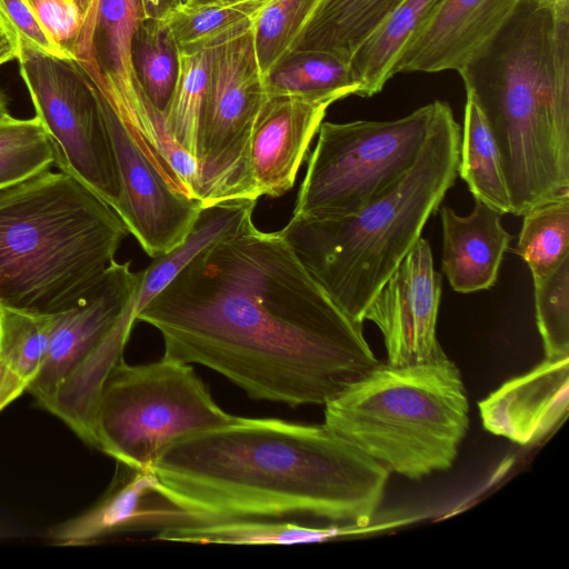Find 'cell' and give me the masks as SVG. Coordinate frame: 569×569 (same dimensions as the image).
Here are the masks:
<instances>
[{"instance_id":"obj_1","label":"cell","mask_w":569,"mask_h":569,"mask_svg":"<svg viewBox=\"0 0 569 569\" xmlns=\"http://www.w3.org/2000/svg\"><path fill=\"white\" fill-rule=\"evenodd\" d=\"M156 328L163 356L199 363L252 399L330 402L380 362L300 262L280 230L253 222L200 252L136 321Z\"/></svg>"},{"instance_id":"obj_2","label":"cell","mask_w":569,"mask_h":569,"mask_svg":"<svg viewBox=\"0 0 569 569\" xmlns=\"http://www.w3.org/2000/svg\"><path fill=\"white\" fill-rule=\"evenodd\" d=\"M180 502L217 519L367 525L389 471L325 425L241 418L181 438L152 467Z\"/></svg>"},{"instance_id":"obj_3","label":"cell","mask_w":569,"mask_h":569,"mask_svg":"<svg viewBox=\"0 0 569 569\" xmlns=\"http://www.w3.org/2000/svg\"><path fill=\"white\" fill-rule=\"evenodd\" d=\"M458 72L498 148L510 213L569 194V0H522Z\"/></svg>"},{"instance_id":"obj_4","label":"cell","mask_w":569,"mask_h":569,"mask_svg":"<svg viewBox=\"0 0 569 569\" xmlns=\"http://www.w3.org/2000/svg\"><path fill=\"white\" fill-rule=\"evenodd\" d=\"M461 128L447 102L413 166L357 212L329 219L291 217L280 230L293 252L355 322L421 238L455 184Z\"/></svg>"},{"instance_id":"obj_5","label":"cell","mask_w":569,"mask_h":569,"mask_svg":"<svg viewBox=\"0 0 569 569\" xmlns=\"http://www.w3.org/2000/svg\"><path fill=\"white\" fill-rule=\"evenodd\" d=\"M128 230L74 177L44 171L0 192V306L70 309L114 261Z\"/></svg>"},{"instance_id":"obj_6","label":"cell","mask_w":569,"mask_h":569,"mask_svg":"<svg viewBox=\"0 0 569 569\" xmlns=\"http://www.w3.org/2000/svg\"><path fill=\"white\" fill-rule=\"evenodd\" d=\"M325 426L389 472L419 480L449 469L469 427L457 366L436 360L373 370L325 405Z\"/></svg>"},{"instance_id":"obj_7","label":"cell","mask_w":569,"mask_h":569,"mask_svg":"<svg viewBox=\"0 0 569 569\" xmlns=\"http://www.w3.org/2000/svg\"><path fill=\"white\" fill-rule=\"evenodd\" d=\"M141 280L142 271L114 260L76 305L57 313L44 362L26 390L93 447L98 398L123 358Z\"/></svg>"},{"instance_id":"obj_8","label":"cell","mask_w":569,"mask_h":569,"mask_svg":"<svg viewBox=\"0 0 569 569\" xmlns=\"http://www.w3.org/2000/svg\"><path fill=\"white\" fill-rule=\"evenodd\" d=\"M190 363L162 356L143 365L121 358L96 408V448L134 469H150L172 442L233 422Z\"/></svg>"},{"instance_id":"obj_9","label":"cell","mask_w":569,"mask_h":569,"mask_svg":"<svg viewBox=\"0 0 569 569\" xmlns=\"http://www.w3.org/2000/svg\"><path fill=\"white\" fill-rule=\"evenodd\" d=\"M441 102L389 121H322L292 216H349L387 191L413 166Z\"/></svg>"},{"instance_id":"obj_10","label":"cell","mask_w":569,"mask_h":569,"mask_svg":"<svg viewBox=\"0 0 569 569\" xmlns=\"http://www.w3.org/2000/svg\"><path fill=\"white\" fill-rule=\"evenodd\" d=\"M268 97L252 28L209 48L200 126L197 198L202 207L254 198L247 158L251 131Z\"/></svg>"},{"instance_id":"obj_11","label":"cell","mask_w":569,"mask_h":569,"mask_svg":"<svg viewBox=\"0 0 569 569\" xmlns=\"http://www.w3.org/2000/svg\"><path fill=\"white\" fill-rule=\"evenodd\" d=\"M17 59L51 142L54 166L117 211L119 172L93 83L73 59L28 49H20Z\"/></svg>"},{"instance_id":"obj_12","label":"cell","mask_w":569,"mask_h":569,"mask_svg":"<svg viewBox=\"0 0 569 569\" xmlns=\"http://www.w3.org/2000/svg\"><path fill=\"white\" fill-rule=\"evenodd\" d=\"M93 87L119 172L120 202L116 212L143 251L151 258L160 257L187 238L202 203L169 184Z\"/></svg>"},{"instance_id":"obj_13","label":"cell","mask_w":569,"mask_h":569,"mask_svg":"<svg viewBox=\"0 0 569 569\" xmlns=\"http://www.w3.org/2000/svg\"><path fill=\"white\" fill-rule=\"evenodd\" d=\"M441 274L429 242L420 238L368 307L363 319L380 329L392 366L429 362L445 355L437 339Z\"/></svg>"},{"instance_id":"obj_14","label":"cell","mask_w":569,"mask_h":569,"mask_svg":"<svg viewBox=\"0 0 569 569\" xmlns=\"http://www.w3.org/2000/svg\"><path fill=\"white\" fill-rule=\"evenodd\" d=\"M117 466L104 496L82 515L57 526L52 531L56 540L80 545L117 533H158L217 520L174 498L152 468L134 469L118 461Z\"/></svg>"},{"instance_id":"obj_15","label":"cell","mask_w":569,"mask_h":569,"mask_svg":"<svg viewBox=\"0 0 569 569\" xmlns=\"http://www.w3.org/2000/svg\"><path fill=\"white\" fill-rule=\"evenodd\" d=\"M330 104L292 96L267 97L248 147V177L256 199L278 198L292 189Z\"/></svg>"},{"instance_id":"obj_16","label":"cell","mask_w":569,"mask_h":569,"mask_svg":"<svg viewBox=\"0 0 569 569\" xmlns=\"http://www.w3.org/2000/svg\"><path fill=\"white\" fill-rule=\"evenodd\" d=\"M522 0H441L393 73L459 71L509 20Z\"/></svg>"},{"instance_id":"obj_17","label":"cell","mask_w":569,"mask_h":569,"mask_svg":"<svg viewBox=\"0 0 569 569\" xmlns=\"http://www.w3.org/2000/svg\"><path fill=\"white\" fill-rule=\"evenodd\" d=\"M569 356L546 358L478 403L483 428L520 446L542 440L568 413Z\"/></svg>"},{"instance_id":"obj_18","label":"cell","mask_w":569,"mask_h":569,"mask_svg":"<svg viewBox=\"0 0 569 569\" xmlns=\"http://www.w3.org/2000/svg\"><path fill=\"white\" fill-rule=\"evenodd\" d=\"M443 246L442 271L451 288L469 293L491 288L512 236L501 224V214L475 200L466 217L443 206L439 209Z\"/></svg>"},{"instance_id":"obj_19","label":"cell","mask_w":569,"mask_h":569,"mask_svg":"<svg viewBox=\"0 0 569 569\" xmlns=\"http://www.w3.org/2000/svg\"><path fill=\"white\" fill-rule=\"evenodd\" d=\"M402 1L320 0L290 50L325 51L349 63L357 49Z\"/></svg>"},{"instance_id":"obj_20","label":"cell","mask_w":569,"mask_h":569,"mask_svg":"<svg viewBox=\"0 0 569 569\" xmlns=\"http://www.w3.org/2000/svg\"><path fill=\"white\" fill-rule=\"evenodd\" d=\"M350 526H318L316 521L278 518H233L158 532L162 541L267 546L322 542L350 533Z\"/></svg>"},{"instance_id":"obj_21","label":"cell","mask_w":569,"mask_h":569,"mask_svg":"<svg viewBox=\"0 0 569 569\" xmlns=\"http://www.w3.org/2000/svg\"><path fill=\"white\" fill-rule=\"evenodd\" d=\"M441 0H403L352 54L349 66L360 86L358 96L370 98L395 76L409 44Z\"/></svg>"},{"instance_id":"obj_22","label":"cell","mask_w":569,"mask_h":569,"mask_svg":"<svg viewBox=\"0 0 569 569\" xmlns=\"http://www.w3.org/2000/svg\"><path fill=\"white\" fill-rule=\"evenodd\" d=\"M256 203V200L238 199L202 207L187 238L171 251L153 258L142 271L140 288L134 298V319L198 252L251 223Z\"/></svg>"},{"instance_id":"obj_23","label":"cell","mask_w":569,"mask_h":569,"mask_svg":"<svg viewBox=\"0 0 569 569\" xmlns=\"http://www.w3.org/2000/svg\"><path fill=\"white\" fill-rule=\"evenodd\" d=\"M268 96L333 103L358 96L360 86L345 60L317 50H290L263 74Z\"/></svg>"},{"instance_id":"obj_24","label":"cell","mask_w":569,"mask_h":569,"mask_svg":"<svg viewBox=\"0 0 569 569\" xmlns=\"http://www.w3.org/2000/svg\"><path fill=\"white\" fill-rule=\"evenodd\" d=\"M458 174L475 200L501 214L511 211L500 154L492 133L473 99L467 96Z\"/></svg>"},{"instance_id":"obj_25","label":"cell","mask_w":569,"mask_h":569,"mask_svg":"<svg viewBox=\"0 0 569 569\" xmlns=\"http://www.w3.org/2000/svg\"><path fill=\"white\" fill-rule=\"evenodd\" d=\"M268 0L184 4L166 20L181 52L207 49L250 28Z\"/></svg>"},{"instance_id":"obj_26","label":"cell","mask_w":569,"mask_h":569,"mask_svg":"<svg viewBox=\"0 0 569 569\" xmlns=\"http://www.w3.org/2000/svg\"><path fill=\"white\" fill-rule=\"evenodd\" d=\"M180 49L167 20L144 18L131 43L132 67L151 104L164 117L180 72Z\"/></svg>"},{"instance_id":"obj_27","label":"cell","mask_w":569,"mask_h":569,"mask_svg":"<svg viewBox=\"0 0 569 569\" xmlns=\"http://www.w3.org/2000/svg\"><path fill=\"white\" fill-rule=\"evenodd\" d=\"M515 252L532 278L553 270L569 256V194L538 206L523 216Z\"/></svg>"},{"instance_id":"obj_28","label":"cell","mask_w":569,"mask_h":569,"mask_svg":"<svg viewBox=\"0 0 569 569\" xmlns=\"http://www.w3.org/2000/svg\"><path fill=\"white\" fill-rule=\"evenodd\" d=\"M180 53V72L164 121L172 139L196 159L209 77V48Z\"/></svg>"},{"instance_id":"obj_29","label":"cell","mask_w":569,"mask_h":569,"mask_svg":"<svg viewBox=\"0 0 569 569\" xmlns=\"http://www.w3.org/2000/svg\"><path fill=\"white\" fill-rule=\"evenodd\" d=\"M56 316L0 306V362L27 385L44 362Z\"/></svg>"},{"instance_id":"obj_30","label":"cell","mask_w":569,"mask_h":569,"mask_svg":"<svg viewBox=\"0 0 569 569\" xmlns=\"http://www.w3.org/2000/svg\"><path fill=\"white\" fill-rule=\"evenodd\" d=\"M320 0H268L258 12L252 36L264 74L296 41Z\"/></svg>"},{"instance_id":"obj_31","label":"cell","mask_w":569,"mask_h":569,"mask_svg":"<svg viewBox=\"0 0 569 569\" xmlns=\"http://www.w3.org/2000/svg\"><path fill=\"white\" fill-rule=\"evenodd\" d=\"M532 279L545 357L569 356V256L550 272Z\"/></svg>"},{"instance_id":"obj_32","label":"cell","mask_w":569,"mask_h":569,"mask_svg":"<svg viewBox=\"0 0 569 569\" xmlns=\"http://www.w3.org/2000/svg\"><path fill=\"white\" fill-rule=\"evenodd\" d=\"M0 28L18 51L28 49L57 58H70L42 29L24 0H0Z\"/></svg>"},{"instance_id":"obj_33","label":"cell","mask_w":569,"mask_h":569,"mask_svg":"<svg viewBox=\"0 0 569 569\" xmlns=\"http://www.w3.org/2000/svg\"><path fill=\"white\" fill-rule=\"evenodd\" d=\"M54 166L48 134L0 152V192L22 183Z\"/></svg>"},{"instance_id":"obj_34","label":"cell","mask_w":569,"mask_h":569,"mask_svg":"<svg viewBox=\"0 0 569 569\" xmlns=\"http://www.w3.org/2000/svg\"><path fill=\"white\" fill-rule=\"evenodd\" d=\"M51 40L74 60L82 20L72 0H24Z\"/></svg>"},{"instance_id":"obj_35","label":"cell","mask_w":569,"mask_h":569,"mask_svg":"<svg viewBox=\"0 0 569 569\" xmlns=\"http://www.w3.org/2000/svg\"><path fill=\"white\" fill-rule=\"evenodd\" d=\"M46 133L37 116L30 119H17L11 116L3 118L0 120V152L30 142Z\"/></svg>"},{"instance_id":"obj_36","label":"cell","mask_w":569,"mask_h":569,"mask_svg":"<svg viewBox=\"0 0 569 569\" xmlns=\"http://www.w3.org/2000/svg\"><path fill=\"white\" fill-rule=\"evenodd\" d=\"M80 13L82 20V27L80 30V34L78 38L76 51H74V60L79 66H83L88 61L89 57V47L91 33L98 11V6L100 0H72Z\"/></svg>"},{"instance_id":"obj_37","label":"cell","mask_w":569,"mask_h":569,"mask_svg":"<svg viewBox=\"0 0 569 569\" xmlns=\"http://www.w3.org/2000/svg\"><path fill=\"white\" fill-rule=\"evenodd\" d=\"M28 385L0 362V411L27 390Z\"/></svg>"},{"instance_id":"obj_38","label":"cell","mask_w":569,"mask_h":569,"mask_svg":"<svg viewBox=\"0 0 569 569\" xmlns=\"http://www.w3.org/2000/svg\"><path fill=\"white\" fill-rule=\"evenodd\" d=\"M144 17L166 20L174 11L187 4L186 0H141Z\"/></svg>"},{"instance_id":"obj_39","label":"cell","mask_w":569,"mask_h":569,"mask_svg":"<svg viewBox=\"0 0 569 569\" xmlns=\"http://www.w3.org/2000/svg\"><path fill=\"white\" fill-rule=\"evenodd\" d=\"M18 57V49L8 34L0 28V66Z\"/></svg>"},{"instance_id":"obj_40","label":"cell","mask_w":569,"mask_h":569,"mask_svg":"<svg viewBox=\"0 0 569 569\" xmlns=\"http://www.w3.org/2000/svg\"><path fill=\"white\" fill-rule=\"evenodd\" d=\"M8 104H9V100H8V97L7 94L0 89V120L3 119V118H7L10 114L9 112V108H8Z\"/></svg>"},{"instance_id":"obj_41","label":"cell","mask_w":569,"mask_h":569,"mask_svg":"<svg viewBox=\"0 0 569 569\" xmlns=\"http://www.w3.org/2000/svg\"><path fill=\"white\" fill-rule=\"evenodd\" d=\"M206 1H221V2H231V1H241V0H201L200 2H206Z\"/></svg>"},{"instance_id":"obj_42","label":"cell","mask_w":569,"mask_h":569,"mask_svg":"<svg viewBox=\"0 0 569 569\" xmlns=\"http://www.w3.org/2000/svg\"><path fill=\"white\" fill-rule=\"evenodd\" d=\"M186 1H187V4H193V3L200 2L201 0H186Z\"/></svg>"}]
</instances>
